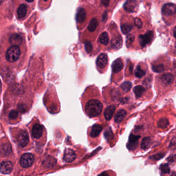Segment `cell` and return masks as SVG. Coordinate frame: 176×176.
<instances>
[{
  "label": "cell",
  "instance_id": "cell-1",
  "mask_svg": "<svg viewBox=\"0 0 176 176\" xmlns=\"http://www.w3.org/2000/svg\"><path fill=\"white\" fill-rule=\"evenodd\" d=\"M102 108V104L99 100L92 99L87 102L85 109L87 114L90 117H95L100 114Z\"/></svg>",
  "mask_w": 176,
  "mask_h": 176
},
{
  "label": "cell",
  "instance_id": "cell-2",
  "mask_svg": "<svg viewBox=\"0 0 176 176\" xmlns=\"http://www.w3.org/2000/svg\"><path fill=\"white\" fill-rule=\"evenodd\" d=\"M21 54L20 49L18 46H13L7 51L5 57L10 63H13L18 60Z\"/></svg>",
  "mask_w": 176,
  "mask_h": 176
},
{
  "label": "cell",
  "instance_id": "cell-3",
  "mask_svg": "<svg viewBox=\"0 0 176 176\" xmlns=\"http://www.w3.org/2000/svg\"><path fill=\"white\" fill-rule=\"evenodd\" d=\"M34 161V158L32 154L29 153H25L21 157L20 160V164L22 167L28 168L33 165Z\"/></svg>",
  "mask_w": 176,
  "mask_h": 176
},
{
  "label": "cell",
  "instance_id": "cell-4",
  "mask_svg": "<svg viewBox=\"0 0 176 176\" xmlns=\"http://www.w3.org/2000/svg\"><path fill=\"white\" fill-rule=\"evenodd\" d=\"M17 140L20 147H26L29 142V136L26 131H21L17 136Z\"/></svg>",
  "mask_w": 176,
  "mask_h": 176
},
{
  "label": "cell",
  "instance_id": "cell-5",
  "mask_svg": "<svg viewBox=\"0 0 176 176\" xmlns=\"http://www.w3.org/2000/svg\"><path fill=\"white\" fill-rule=\"evenodd\" d=\"M138 2L137 0H127L124 4V10L129 13H134L138 7Z\"/></svg>",
  "mask_w": 176,
  "mask_h": 176
},
{
  "label": "cell",
  "instance_id": "cell-6",
  "mask_svg": "<svg viewBox=\"0 0 176 176\" xmlns=\"http://www.w3.org/2000/svg\"><path fill=\"white\" fill-rule=\"evenodd\" d=\"M153 37V32L149 31L146 34L141 35L139 36V41L142 47H145L151 42Z\"/></svg>",
  "mask_w": 176,
  "mask_h": 176
},
{
  "label": "cell",
  "instance_id": "cell-7",
  "mask_svg": "<svg viewBox=\"0 0 176 176\" xmlns=\"http://www.w3.org/2000/svg\"><path fill=\"white\" fill-rule=\"evenodd\" d=\"M162 12L165 16H172L176 13V5L171 3H168L165 4L163 7Z\"/></svg>",
  "mask_w": 176,
  "mask_h": 176
},
{
  "label": "cell",
  "instance_id": "cell-8",
  "mask_svg": "<svg viewBox=\"0 0 176 176\" xmlns=\"http://www.w3.org/2000/svg\"><path fill=\"white\" fill-rule=\"evenodd\" d=\"M140 138V136H134L132 134H131L127 144L128 148L130 150H135L138 146L139 139Z\"/></svg>",
  "mask_w": 176,
  "mask_h": 176
},
{
  "label": "cell",
  "instance_id": "cell-9",
  "mask_svg": "<svg viewBox=\"0 0 176 176\" xmlns=\"http://www.w3.org/2000/svg\"><path fill=\"white\" fill-rule=\"evenodd\" d=\"M31 132L32 136L34 139H39L43 135V127L39 124H35L32 128Z\"/></svg>",
  "mask_w": 176,
  "mask_h": 176
},
{
  "label": "cell",
  "instance_id": "cell-10",
  "mask_svg": "<svg viewBox=\"0 0 176 176\" xmlns=\"http://www.w3.org/2000/svg\"><path fill=\"white\" fill-rule=\"evenodd\" d=\"M13 165L10 161L2 162L1 164V172L4 174H8L12 172Z\"/></svg>",
  "mask_w": 176,
  "mask_h": 176
},
{
  "label": "cell",
  "instance_id": "cell-11",
  "mask_svg": "<svg viewBox=\"0 0 176 176\" xmlns=\"http://www.w3.org/2000/svg\"><path fill=\"white\" fill-rule=\"evenodd\" d=\"M75 158H76V155L73 150L69 148L66 149L64 152V157H63L65 161L68 163H70L74 161Z\"/></svg>",
  "mask_w": 176,
  "mask_h": 176
},
{
  "label": "cell",
  "instance_id": "cell-12",
  "mask_svg": "<svg viewBox=\"0 0 176 176\" xmlns=\"http://www.w3.org/2000/svg\"><path fill=\"white\" fill-rule=\"evenodd\" d=\"M108 56L106 54L102 53L97 59V65L100 68H104L108 64Z\"/></svg>",
  "mask_w": 176,
  "mask_h": 176
},
{
  "label": "cell",
  "instance_id": "cell-13",
  "mask_svg": "<svg viewBox=\"0 0 176 176\" xmlns=\"http://www.w3.org/2000/svg\"><path fill=\"white\" fill-rule=\"evenodd\" d=\"M111 45L115 50H119L122 47V39L121 36H115L111 40Z\"/></svg>",
  "mask_w": 176,
  "mask_h": 176
},
{
  "label": "cell",
  "instance_id": "cell-14",
  "mask_svg": "<svg viewBox=\"0 0 176 176\" xmlns=\"http://www.w3.org/2000/svg\"><path fill=\"white\" fill-rule=\"evenodd\" d=\"M124 67V64L121 59H118L113 62L112 64L113 71L114 73H118L122 70Z\"/></svg>",
  "mask_w": 176,
  "mask_h": 176
},
{
  "label": "cell",
  "instance_id": "cell-15",
  "mask_svg": "<svg viewBox=\"0 0 176 176\" xmlns=\"http://www.w3.org/2000/svg\"><path fill=\"white\" fill-rule=\"evenodd\" d=\"M86 17V14L85 11L83 8L78 9V11L77 12L76 15V19L78 22L81 23L85 21V19Z\"/></svg>",
  "mask_w": 176,
  "mask_h": 176
},
{
  "label": "cell",
  "instance_id": "cell-16",
  "mask_svg": "<svg viewBox=\"0 0 176 176\" xmlns=\"http://www.w3.org/2000/svg\"><path fill=\"white\" fill-rule=\"evenodd\" d=\"M115 109L116 108L114 105H111L106 108L105 112V117L107 121L111 120Z\"/></svg>",
  "mask_w": 176,
  "mask_h": 176
},
{
  "label": "cell",
  "instance_id": "cell-17",
  "mask_svg": "<svg viewBox=\"0 0 176 176\" xmlns=\"http://www.w3.org/2000/svg\"><path fill=\"white\" fill-rule=\"evenodd\" d=\"M22 38L20 35L14 34L12 35L10 38V41L13 46H18L21 43Z\"/></svg>",
  "mask_w": 176,
  "mask_h": 176
},
{
  "label": "cell",
  "instance_id": "cell-18",
  "mask_svg": "<svg viewBox=\"0 0 176 176\" xmlns=\"http://www.w3.org/2000/svg\"><path fill=\"white\" fill-rule=\"evenodd\" d=\"M127 115V112L124 109H120L116 113L115 116V121L117 123H119L122 121L125 118Z\"/></svg>",
  "mask_w": 176,
  "mask_h": 176
},
{
  "label": "cell",
  "instance_id": "cell-19",
  "mask_svg": "<svg viewBox=\"0 0 176 176\" xmlns=\"http://www.w3.org/2000/svg\"><path fill=\"white\" fill-rule=\"evenodd\" d=\"M102 128L99 124H95L91 129L90 136L92 137H96L99 136Z\"/></svg>",
  "mask_w": 176,
  "mask_h": 176
},
{
  "label": "cell",
  "instance_id": "cell-20",
  "mask_svg": "<svg viewBox=\"0 0 176 176\" xmlns=\"http://www.w3.org/2000/svg\"><path fill=\"white\" fill-rule=\"evenodd\" d=\"M27 13V6L25 4H22L20 5L17 10V14L19 18H23L26 16Z\"/></svg>",
  "mask_w": 176,
  "mask_h": 176
},
{
  "label": "cell",
  "instance_id": "cell-21",
  "mask_svg": "<svg viewBox=\"0 0 176 176\" xmlns=\"http://www.w3.org/2000/svg\"><path fill=\"white\" fill-rule=\"evenodd\" d=\"M133 91L136 98H140L145 93V89L141 85H138L134 88Z\"/></svg>",
  "mask_w": 176,
  "mask_h": 176
},
{
  "label": "cell",
  "instance_id": "cell-22",
  "mask_svg": "<svg viewBox=\"0 0 176 176\" xmlns=\"http://www.w3.org/2000/svg\"><path fill=\"white\" fill-rule=\"evenodd\" d=\"M161 79L165 83L170 84L173 82V80H174V77H173V75H171V74H164V75H162L161 77Z\"/></svg>",
  "mask_w": 176,
  "mask_h": 176
},
{
  "label": "cell",
  "instance_id": "cell-23",
  "mask_svg": "<svg viewBox=\"0 0 176 176\" xmlns=\"http://www.w3.org/2000/svg\"><path fill=\"white\" fill-rule=\"evenodd\" d=\"M151 140L150 137H144L142 140L141 148L143 150H146L150 147Z\"/></svg>",
  "mask_w": 176,
  "mask_h": 176
},
{
  "label": "cell",
  "instance_id": "cell-24",
  "mask_svg": "<svg viewBox=\"0 0 176 176\" xmlns=\"http://www.w3.org/2000/svg\"><path fill=\"white\" fill-rule=\"evenodd\" d=\"M98 23L97 20L96 18H94L91 20L90 22V25L88 26V29L90 32H93L96 30L97 26H98Z\"/></svg>",
  "mask_w": 176,
  "mask_h": 176
},
{
  "label": "cell",
  "instance_id": "cell-25",
  "mask_svg": "<svg viewBox=\"0 0 176 176\" xmlns=\"http://www.w3.org/2000/svg\"><path fill=\"white\" fill-rule=\"evenodd\" d=\"M99 41L101 44L105 45H107L109 41V37L108 33L106 32L102 33L100 36Z\"/></svg>",
  "mask_w": 176,
  "mask_h": 176
},
{
  "label": "cell",
  "instance_id": "cell-26",
  "mask_svg": "<svg viewBox=\"0 0 176 176\" xmlns=\"http://www.w3.org/2000/svg\"><path fill=\"white\" fill-rule=\"evenodd\" d=\"M111 96L112 97L113 100L115 102H117L121 99V94L119 91L116 89H113L111 91Z\"/></svg>",
  "mask_w": 176,
  "mask_h": 176
},
{
  "label": "cell",
  "instance_id": "cell-27",
  "mask_svg": "<svg viewBox=\"0 0 176 176\" xmlns=\"http://www.w3.org/2000/svg\"><path fill=\"white\" fill-rule=\"evenodd\" d=\"M132 28H133V26L132 25L126 23L121 25V29L122 33H124V34H126L130 32Z\"/></svg>",
  "mask_w": 176,
  "mask_h": 176
},
{
  "label": "cell",
  "instance_id": "cell-28",
  "mask_svg": "<svg viewBox=\"0 0 176 176\" xmlns=\"http://www.w3.org/2000/svg\"><path fill=\"white\" fill-rule=\"evenodd\" d=\"M145 75V71L142 69L140 66H137L135 70V75L136 77L140 78L143 77Z\"/></svg>",
  "mask_w": 176,
  "mask_h": 176
},
{
  "label": "cell",
  "instance_id": "cell-29",
  "mask_svg": "<svg viewBox=\"0 0 176 176\" xmlns=\"http://www.w3.org/2000/svg\"><path fill=\"white\" fill-rule=\"evenodd\" d=\"M1 149H2V152L5 155H9L11 152V151H12V149H11V147H10V143L4 144V145H2Z\"/></svg>",
  "mask_w": 176,
  "mask_h": 176
},
{
  "label": "cell",
  "instance_id": "cell-30",
  "mask_svg": "<svg viewBox=\"0 0 176 176\" xmlns=\"http://www.w3.org/2000/svg\"><path fill=\"white\" fill-rule=\"evenodd\" d=\"M168 121L167 119L166 118H162L160 119V121H159L158 126L159 127L162 128V129H165L168 126Z\"/></svg>",
  "mask_w": 176,
  "mask_h": 176
},
{
  "label": "cell",
  "instance_id": "cell-31",
  "mask_svg": "<svg viewBox=\"0 0 176 176\" xmlns=\"http://www.w3.org/2000/svg\"><path fill=\"white\" fill-rule=\"evenodd\" d=\"M132 87V84L130 82H124L121 85V87L124 92H128L130 90Z\"/></svg>",
  "mask_w": 176,
  "mask_h": 176
},
{
  "label": "cell",
  "instance_id": "cell-32",
  "mask_svg": "<svg viewBox=\"0 0 176 176\" xmlns=\"http://www.w3.org/2000/svg\"><path fill=\"white\" fill-rule=\"evenodd\" d=\"M160 170L161 173L163 174H168L170 173V169L168 164H162L160 167Z\"/></svg>",
  "mask_w": 176,
  "mask_h": 176
},
{
  "label": "cell",
  "instance_id": "cell-33",
  "mask_svg": "<svg viewBox=\"0 0 176 176\" xmlns=\"http://www.w3.org/2000/svg\"><path fill=\"white\" fill-rule=\"evenodd\" d=\"M152 68L153 71L155 72H162L164 71V67H163V65L162 64L153 65Z\"/></svg>",
  "mask_w": 176,
  "mask_h": 176
},
{
  "label": "cell",
  "instance_id": "cell-34",
  "mask_svg": "<svg viewBox=\"0 0 176 176\" xmlns=\"http://www.w3.org/2000/svg\"><path fill=\"white\" fill-rule=\"evenodd\" d=\"M134 36L132 34H129L127 37V40H126V44L128 47L132 44V43L134 40Z\"/></svg>",
  "mask_w": 176,
  "mask_h": 176
},
{
  "label": "cell",
  "instance_id": "cell-35",
  "mask_svg": "<svg viewBox=\"0 0 176 176\" xmlns=\"http://www.w3.org/2000/svg\"><path fill=\"white\" fill-rule=\"evenodd\" d=\"M105 136L107 140H111L113 138V134L111 129H109L105 132Z\"/></svg>",
  "mask_w": 176,
  "mask_h": 176
},
{
  "label": "cell",
  "instance_id": "cell-36",
  "mask_svg": "<svg viewBox=\"0 0 176 176\" xmlns=\"http://www.w3.org/2000/svg\"><path fill=\"white\" fill-rule=\"evenodd\" d=\"M18 112L15 110H13L9 114V118L10 119H15L17 118V116H18Z\"/></svg>",
  "mask_w": 176,
  "mask_h": 176
},
{
  "label": "cell",
  "instance_id": "cell-37",
  "mask_svg": "<svg viewBox=\"0 0 176 176\" xmlns=\"http://www.w3.org/2000/svg\"><path fill=\"white\" fill-rule=\"evenodd\" d=\"M135 25H136V26H137V28L140 29L142 27L143 23H142V21L139 18H136L135 19Z\"/></svg>",
  "mask_w": 176,
  "mask_h": 176
},
{
  "label": "cell",
  "instance_id": "cell-38",
  "mask_svg": "<svg viewBox=\"0 0 176 176\" xmlns=\"http://www.w3.org/2000/svg\"><path fill=\"white\" fill-rule=\"evenodd\" d=\"M164 157V154L163 153H158L157 155H154L152 157V158L155 160H158Z\"/></svg>",
  "mask_w": 176,
  "mask_h": 176
},
{
  "label": "cell",
  "instance_id": "cell-39",
  "mask_svg": "<svg viewBox=\"0 0 176 176\" xmlns=\"http://www.w3.org/2000/svg\"><path fill=\"white\" fill-rule=\"evenodd\" d=\"M85 48H86V51L88 53H90L91 51V49H92V46H91V44L90 43H86L85 44Z\"/></svg>",
  "mask_w": 176,
  "mask_h": 176
},
{
  "label": "cell",
  "instance_id": "cell-40",
  "mask_svg": "<svg viewBox=\"0 0 176 176\" xmlns=\"http://www.w3.org/2000/svg\"><path fill=\"white\" fill-rule=\"evenodd\" d=\"M109 3V0H101V3L105 6H108Z\"/></svg>",
  "mask_w": 176,
  "mask_h": 176
},
{
  "label": "cell",
  "instance_id": "cell-41",
  "mask_svg": "<svg viewBox=\"0 0 176 176\" xmlns=\"http://www.w3.org/2000/svg\"><path fill=\"white\" fill-rule=\"evenodd\" d=\"M174 38H176V27L174 28Z\"/></svg>",
  "mask_w": 176,
  "mask_h": 176
},
{
  "label": "cell",
  "instance_id": "cell-42",
  "mask_svg": "<svg viewBox=\"0 0 176 176\" xmlns=\"http://www.w3.org/2000/svg\"><path fill=\"white\" fill-rule=\"evenodd\" d=\"M27 2H29V3H32L34 1V0H26Z\"/></svg>",
  "mask_w": 176,
  "mask_h": 176
},
{
  "label": "cell",
  "instance_id": "cell-43",
  "mask_svg": "<svg viewBox=\"0 0 176 176\" xmlns=\"http://www.w3.org/2000/svg\"><path fill=\"white\" fill-rule=\"evenodd\" d=\"M44 1H48V0H44Z\"/></svg>",
  "mask_w": 176,
  "mask_h": 176
}]
</instances>
